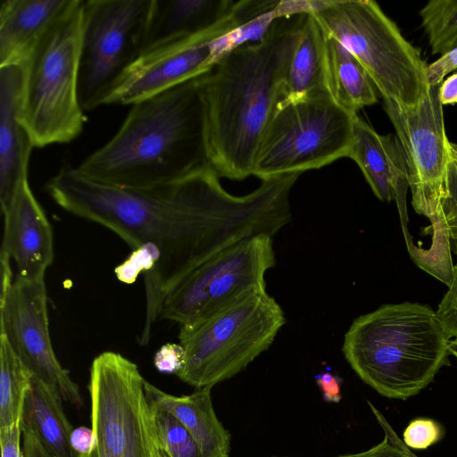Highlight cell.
Returning a JSON list of instances; mask_svg holds the SVG:
<instances>
[{"instance_id": "cell-34", "label": "cell", "mask_w": 457, "mask_h": 457, "mask_svg": "<svg viewBox=\"0 0 457 457\" xmlns=\"http://www.w3.org/2000/svg\"><path fill=\"white\" fill-rule=\"evenodd\" d=\"M457 69V46L427 65L426 80L429 87L439 86L445 77Z\"/></svg>"}, {"instance_id": "cell-23", "label": "cell", "mask_w": 457, "mask_h": 457, "mask_svg": "<svg viewBox=\"0 0 457 457\" xmlns=\"http://www.w3.org/2000/svg\"><path fill=\"white\" fill-rule=\"evenodd\" d=\"M327 67L330 96L341 107L357 114L364 106L377 103L374 84L365 68L342 44L328 36Z\"/></svg>"}, {"instance_id": "cell-41", "label": "cell", "mask_w": 457, "mask_h": 457, "mask_svg": "<svg viewBox=\"0 0 457 457\" xmlns=\"http://www.w3.org/2000/svg\"><path fill=\"white\" fill-rule=\"evenodd\" d=\"M77 457H97V455H96V452L95 451L91 454H78Z\"/></svg>"}, {"instance_id": "cell-6", "label": "cell", "mask_w": 457, "mask_h": 457, "mask_svg": "<svg viewBox=\"0 0 457 457\" xmlns=\"http://www.w3.org/2000/svg\"><path fill=\"white\" fill-rule=\"evenodd\" d=\"M82 4L75 0L23 62L21 120L34 147L70 143L87 120L79 96Z\"/></svg>"}, {"instance_id": "cell-14", "label": "cell", "mask_w": 457, "mask_h": 457, "mask_svg": "<svg viewBox=\"0 0 457 457\" xmlns=\"http://www.w3.org/2000/svg\"><path fill=\"white\" fill-rule=\"evenodd\" d=\"M0 336L31 373L54 387L62 400L80 409L79 387L59 362L51 341L45 279L14 278L11 265H1Z\"/></svg>"}, {"instance_id": "cell-32", "label": "cell", "mask_w": 457, "mask_h": 457, "mask_svg": "<svg viewBox=\"0 0 457 457\" xmlns=\"http://www.w3.org/2000/svg\"><path fill=\"white\" fill-rule=\"evenodd\" d=\"M442 213L448 237L457 241V162L451 159L447 168L446 195Z\"/></svg>"}, {"instance_id": "cell-13", "label": "cell", "mask_w": 457, "mask_h": 457, "mask_svg": "<svg viewBox=\"0 0 457 457\" xmlns=\"http://www.w3.org/2000/svg\"><path fill=\"white\" fill-rule=\"evenodd\" d=\"M438 88L428 86L414 107L384 101L403 155L412 207L436 223L444 221L442 203L451 161Z\"/></svg>"}, {"instance_id": "cell-20", "label": "cell", "mask_w": 457, "mask_h": 457, "mask_svg": "<svg viewBox=\"0 0 457 457\" xmlns=\"http://www.w3.org/2000/svg\"><path fill=\"white\" fill-rule=\"evenodd\" d=\"M211 390L210 386L195 388L190 395L176 396L145 381L149 403L170 412L190 431L202 457H228L231 436L214 411Z\"/></svg>"}, {"instance_id": "cell-33", "label": "cell", "mask_w": 457, "mask_h": 457, "mask_svg": "<svg viewBox=\"0 0 457 457\" xmlns=\"http://www.w3.org/2000/svg\"><path fill=\"white\" fill-rule=\"evenodd\" d=\"M185 363V350L180 344H165L156 352L154 364L162 373L177 375Z\"/></svg>"}, {"instance_id": "cell-2", "label": "cell", "mask_w": 457, "mask_h": 457, "mask_svg": "<svg viewBox=\"0 0 457 457\" xmlns=\"http://www.w3.org/2000/svg\"><path fill=\"white\" fill-rule=\"evenodd\" d=\"M305 14L278 18L261 40L232 50L197 77L208 161L220 178L253 175L260 141L285 98Z\"/></svg>"}, {"instance_id": "cell-27", "label": "cell", "mask_w": 457, "mask_h": 457, "mask_svg": "<svg viewBox=\"0 0 457 457\" xmlns=\"http://www.w3.org/2000/svg\"><path fill=\"white\" fill-rule=\"evenodd\" d=\"M276 7L218 37L215 40L217 61L239 46L261 40L267 34L275 20L278 18Z\"/></svg>"}, {"instance_id": "cell-21", "label": "cell", "mask_w": 457, "mask_h": 457, "mask_svg": "<svg viewBox=\"0 0 457 457\" xmlns=\"http://www.w3.org/2000/svg\"><path fill=\"white\" fill-rule=\"evenodd\" d=\"M54 387L32 377L21 418L22 430L32 432L52 457H77L70 444L73 429Z\"/></svg>"}, {"instance_id": "cell-10", "label": "cell", "mask_w": 457, "mask_h": 457, "mask_svg": "<svg viewBox=\"0 0 457 457\" xmlns=\"http://www.w3.org/2000/svg\"><path fill=\"white\" fill-rule=\"evenodd\" d=\"M275 265L273 237L258 235L207 258L163 292L154 322H196L252 292L266 290L265 273Z\"/></svg>"}, {"instance_id": "cell-37", "label": "cell", "mask_w": 457, "mask_h": 457, "mask_svg": "<svg viewBox=\"0 0 457 457\" xmlns=\"http://www.w3.org/2000/svg\"><path fill=\"white\" fill-rule=\"evenodd\" d=\"M316 382L320 388L326 401L338 403L341 399V387L339 378L330 372H323L316 378Z\"/></svg>"}, {"instance_id": "cell-3", "label": "cell", "mask_w": 457, "mask_h": 457, "mask_svg": "<svg viewBox=\"0 0 457 457\" xmlns=\"http://www.w3.org/2000/svg\"><path fill=\"white\" fill-rule=\"evenodd\" d=\"M196 79L131 104L115 135L77 170L103 184L143 188L179 180L208 164Z\"/></svg>"}, {"instance_id": "cell-40", "label": "cell", "mask_w": 457, "mask_h": 457, "mask_svg": "<svg viewBox=\"0 0 457 457\" xmlns=\"http://www.w3.org/2000/svg\"><path fill=\"white\" fill-rule=\"evenodd\" d=\"M450 353L457 359V340L450 341Z\"/></svg>"}, {"instance_id": "cell-29", "label": "cell", "mask_w": 457, "mask_h": 457, "mask_svg": "<svg viewBox=\"0 0 457 457\" xmlns=\"http://www.w3.org/2000/svg\"><path fill=\"white\" fill-rule=\"evenodd\" d=\"M159 253L150 245L132 250L129 256L114 269L117 278L125 284L134 283L139 275L149 272L159 262Z\"/></svg>"}, {"instance_id": "cell-38", "label": "cell", "mask_w": 457, "mask_h": 457, "mask_svg": "<svg viewBox=\"0 0 457 457\" xmlns=\"http://www.w3.org/2000/svg\"><path fill=\"white\" fill-rule=\"evenodd\" d=\"M438 97L442 105L457 104V72L439 85Z\"/></svg>"}, {"instance_id": "cell-35", "label": "cell", "mask_w": 457, "mask_h": 457, "mask_svg": "<svg viewBox=\"0 0 457 457\" xmlns=\"http://www.w3.org/2000/svg\"><path fill=\"white\" fill-rule=\"evenodd\" d=\"M21 422L0 428L2 457H24L22 450Z\"/></svg>"}, {"instance_id": "cell-15", "label": "cell", "mask_w": 457, "mask_h": 457, "mask_svg": "<svg viewBox=\"0 0 457 457\" xmlns=\"http://www.w3.org/2000/svg\"><path fill=\"white\" fill-rule=\"evenodd\" d=\"M2 213L1 255L14 263V278L28 281L44 279L54 261L53 229L31 191L29 179L19 183Z\"/></svg>"}, {"instance_id": "cell-28", "label": "cell", "mask_w": 457, "mask_h": 457, "mask_svg": "<svg viewBox=\"0 0 457 457\" xmlns=\"http://www.w3.org/2000/svg\"><path fill=\"white\" fill-rule=\"evenodd\" d=\"M368 404L384 432L383 440L367 451L338 457H418L398 436L384 415L370 402Z\"/></svg>"}, {"instance_id": "cell-18", "label": "cell", "mask_w": 457, "mask_h": 457, "mask_svg": "<svg viewBox=\"0 0 457 457\" xmlns=\"http://www.w3.org/2000/svg\"><path fill=\"white\" fill-rule=\"evenodd\" d=\"M75 0H2L0 66L23 63L47 29Z\"/></svg>"}, {"instance_id": "cell-16", "label": "cell", "mask_w": 457, "mask_h": 457, "mask_svg": "<svg viewBox=\"0 0 457 457\" xmlns=\"http://www.w3.org/2000/svg\"><path fill=\"white\" fill-rule=\"evenodd\" d=\"M24 64L0 66V204L11 201L19 183L29 179L34 145L21 120Z\"/></svg>"}, {"instance_id": "cell-42", "label": "cell", "mask_w": 457, "mask_h": 457, "mask_svg": "<svg viewBox=\"0 0 457 457\" xmlns=\"http://www.w3.org/2000/svg\"><path fill=\"white\" fill-rule=\"evenodd\" d=\"M228 457H229V456H228ZM272 457H278V456H272ZM283 457H287V456H283Z\"/></svg>"}, {"instance_id": "cell-26", "label": "cell", "mask_w": 457, "mask_h": 457, "mask_svg": "<svg viewBox=\"0 0 457 457\" xmlns=\"http://www.w3.org/2000/svg\"><path fill=\"white\" fill-rule=\"evenodd\" d=\"M150 407L162 453L168 457H202L195 437L174 415L151 404Z\"/></svg>"}, {"instance_id": "cell-9", "label": "cell", "mask_w": 457, "mask_h": 457, "mask_svg": "<svg viewBox=\"0 0 457 457\" xmlns=\"http://www.w3.org/2000/svg\"><path fill=\"white\" fill-rule=\"evenodd\" d=\"M145 381L120 353L107 351L94 359L88 391L97 457L162 456Z\"/></svg>"}, {"instance_id": "cell-39", "label": "cell", "mask_w": 457, "mask_h": 457, "mask_svg": "<svg viewBox=\"0 0 457 457\" xmlns=\"http://www.w3.org/2000/svg\"><path fill=\"white\" fill-rule=\"evenodd\" d=\"M449 146L451 159L457 162V143L450 142Z\"/></svg>"}, {"instance_id": "cell-25", "label": "cell", "mask_w": 457, "mask_h": 457, "mask_svg": "<svg viewBox=\"0 0 457 457\" xmlns=\"http://www.w3.org/2000/svg\"><path fill=\"white\" fill-rule=\"evenodd\" d=\"M420 14L433 54L457 46V0H431Z\"/></svg>"}, {"instance_id": "cell-36", "label": "cell", "mask_w": 457, "mask_h": 457, "mask_svg": "<svg viewBox=\"0 0 457 457\" xmlns=\"http://www.w3.org/2000/svg\"><path fill=\"white\" fill-rule=\"evenodd\" d=\"M70 444L77 454H91L96 450V438L93 428L80 426L72 429Z\"/></svg>"}, {"instance_id": "cell-7", "label": "cell", "mask_w": 457, "mask_h": 457, "mask_svg": "<svg viewBox=\"0 0 457 457\" xmlns=\"http://www.w3.org/2000/svg\"><path fill=\"white\" fill-rule=\"evenodd\" d=\"M285 322L280 305L260 290L179 326L185 363L177 377L195 388L212 387L234 377L269 349Z\"/></svg>"}, {"instance_id": "cell-4", "label": "cell", "mask_w": 457, "mask_h": 457, "mask_svg": "<svg viewBox=\"0 0 457 457\" xmlns=\"http://www.w3.org/2000/svg\"><path fill=\"white\" fill-rule=\"evenodd\" d=\"M358 377L379 395L408 399L449 364L450 340L436 312L418 303L385 304L353 320L342 347Z\"/></svg>"}, {"instance_id": "cell-12", "label": "cell", "mask_w": 457, "mask_h": 457, "mask_svg": "<svg viewBox=\"0 0 457 457\" xmlns=\"http://www.w3.org/2000/svg\"><path fill=\"white\" fill-rule=\"evenodd\" d=\"M278 4V0L235 1L225 16L206 30L141 55L120 79L104 105H131L197 78L217 62L218 37Z\"/></svg>"}, {"instance_id": "cell-11", "label": "cell", "mask_w": 457, "mask_h": 457, "mask_svg": "<svg viewBox=\"0 0 457 457\" xmlns=\"http://www.w3.org/2000/svg\"><path fill=\"white\" fill-rule=\"evenodd\" d=\"M153 0H83L79 69L82 109L104 105L140 58Z\"/></svg>"}, {"instance_id": "cell-22", "label": "cell", "mask_w": 457, "mask_h": 457, "mask_svg": "<svg viewBox=\"0 0 457 457\" xmlns=\"http://www.w3.org/2000/svg\"><path fill=\"white\" fill-rule=\"evenodd\" d=\"M322 96H331L328 83L327 36L313 15L306 12L289 67L285 98L279 104Z\"/></svg>"}, {"instance_id": "cell-31", "label": "cell", "mask_w": 457, "mask_h": 457, "mask_svg": "<svg viewBox=\"0 0 457 457\" xmlns=\"http://www.w3.org/2000/svg\"><path fill=\"white\" fill-rule=\"evenodd\" d=\"M449 289L441 300L436 318L450 341L457 340V264L453 268Z\"/></svg>"}, {"instance_id": "cell-5", "label": "cell", "mask_w": 457, "mask_h": 457, "mask_svg": "<svg viewBox=\"0 0 457 457\" xmlns=\"http://www.w3.org/2000/svg\"><path fill=\"white\" fill-rule=\"evenodd\" d=\"M307 12L359 60L384 101L407 108L420 103L428 87L427 64L376 2L311 0Z\"/></svg>"}, {"instance_id": "cell-17", "label": "cell", "mask_w": 457, "mask_h": 457, "mask_svg": "<svg viewBox=\"0 0 457 457\" xmlns=\"http://www.w3.org/2000/svg\"><path fill=\"white\" fill-rule=\"evenodd\" d=\"M348 157L357 163L379 200L401 203L408 183L403 155L395 135L378 134L357 114Z\"/></svg>"}, {"instance_id": "cell-30", "label": "cell", "mask_w": 457, "mask_h": 457, "mask_svg": "<svg viewBox=\"0 0 457 457\" xmlns=\"http://www.w3.org/2000/svg\"><path fill=\"white\" fill-rule=\"evenodd\" d=\"M443 435V428L436 420L417 418L405 428L403 441L409 448L424 450L437 443Z\"/></svg>"}, {"instance_id": "cell-1", "label": "cell", "mask_w": 457, "mask_h": 457, "mask_svg": "<svg viewBox=\"0 0 457 457\" xmlns=\"http://www.w3.org/2000/svg\"><path fill=\"white\" fill-rule=\"evenodd\" d=\"M291 175L262 180L246 195L228 193L208 163L179 180L143 188L92 180L64 163L46 184L66 212L98 223L132 250L154 247L159 262L144 274L145 316L140 343L149 341L165 289L216 253L258 235L273 237L291 220Z\"/></svg>"}, {"instance_id": "cell-19", "label": "cell", "mask_w": 457, "mask_h": 457, "mask_svg": "<svg viewBox=\"0 0 457 457\" xmlns=\"http://www.w3.org/2000/svg\"><path fill=\"white\" fill-rule=\"evenodd\" d=\"M232 0H153L142 55L199 34L222 19Z\"/></svg>"}, {"instance_id": "cell-24", "label": "cell", "mask_w": 457, "mask_h": 457, "mask_svg": "<svg viewBox=\"0 0 457 457\" xmlns=\"http://www.w3.org/2000/svg\"><path fill=\"white\" fill-rule=\"evenodd\" d=\"M32 375L0 336V428L21 422Z\"/></svg>"}, {"instance_id": "cell-8", "label": "cell", "mask_w": 457, "mask_h": 457, "mask_svg": "<svg viewBox=\"0 0 457 457\" xmlns=\"http://www.w3.org/2000/svg\"><path fill=\"white\" fill-rule=\"evenodd\" d=\"M355 115L331 96L278 104L260 141L253 175L264 180L303 173L348 157Z\"/></svg>"}]
</instances>
